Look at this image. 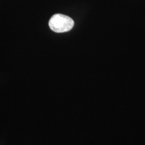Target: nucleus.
<instances>
[{"label":"nucleus","mask_w":145,"mask_h":145,"mask_svg":"<svg viewBox=\"0 0 145 145\" xmlns=\"http://www.w3.org/2000/svg\"><path fill=\"white\" fill-rule=\"evenodd\" d=\"M50 28L57 33H63L69 31L74 26V21L72 18L63 14H54L48 22Z\"/></svg>","instance_id":"f257e3e1"}]
</instances>
